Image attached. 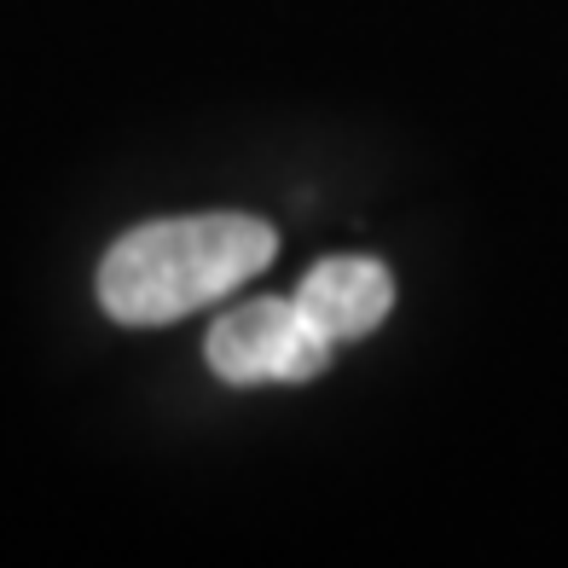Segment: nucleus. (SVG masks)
Instances as JSON below:
<instances>
[{
  "label": "nucleus",
  "instance_id": "obj_1",
  "mask_svg": "<svg viewBox=\"0 0 568 568\" xmlns=\"http://www.w3.org/2000/svg\"><path fill=\"white\" fill-rule=\"evenodd\" d=\"M273 226L255 215H186L151 221L111 244L99 262V302L122 325H169L226 296L273 262Z\"/></svg>",
  "mask_w": 568,
  "mask_h": 568
},
{
  "label": "nucleus",
  "instance_id": "obj_2",
  "mask_svg": "<svg viewBox=\"0 0 568 568\" xmlns=\"http://www.w3.org/2000/svg\"><path fill=\"white\" fill-rule=\"evenodd\" d=\"M331 343L325 331L302 314V302H250L232 307L226 320L210 331V372L221 383H307L331 366Z\"/></svg>",
  "mask_w": 568,
  "mask_h": 568
},
{
  "label": "nucleus",
  "instance_id": "obj_3",
  "mask_svg": "<svg viewBox=\"0 0 568 568\" xmlns=\"http://www.w3.org/2000/svg\"><path fill=\"white\" fill-rule=\"evenodd\" d=\"M296 302L331 343H354V337H372L389 320L395 278L372 255H331V262H320L296 284Z\"/></svg>",
  "mask_w": 568,
  "mask_h": 568
}]
</instances>
